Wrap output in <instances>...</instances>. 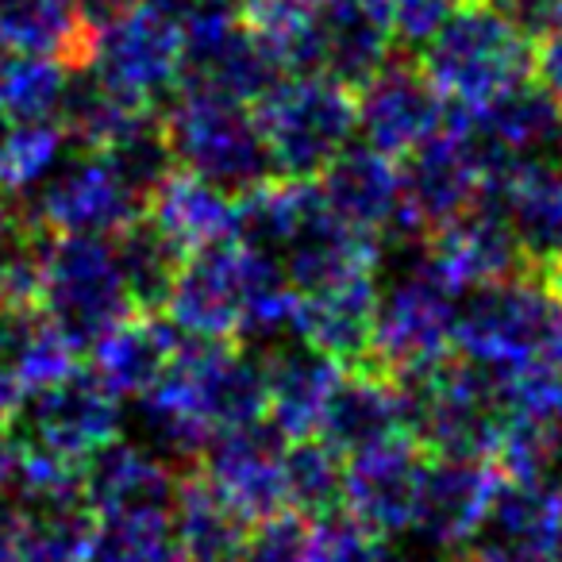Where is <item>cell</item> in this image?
Wrapping results in <instances>:
<instances>
[{
  "mask_svg": "<svg viewBox=\"0 0 562 562\" xmlns=\"http://www.w3.org/2000/svg\"><path fill=\"white\" fill-rule=\"evenodd\" d=\"M158 124H162L173 166L212 181L224 193L243 196L262 181L278 178L255 112H247L243 101L178 89Z\"/></svg>",
  "mask_w": 562,
  "mask_h": 562,
  "instance_id": "obj_4",
  "label": "cell"
},
{
  "mask_svg": "<svg viewBox=\"0 0 562 562\" xmlns=\"http://www.w3.org/2000/svg\"><path fill=\"white\" fill-rule=\"evenodd\" d=\"M316 74L359 89L393 50V32L370 0H321L316 4Z\"/></svg>",
  "mask_w": 562,
  "mask_h": 562,
  "instance_id": "obj_26",
  "label": "cell"
},
{
  "mask_svg": "<svg viewBox=\"0 0 562 562\" xmlns=\"http://www.w3.org/2000/svg\"><path fill=\"white\" fill-rule=\"evenodd\" d=\"M147 212L181 250H196L204 243L232 239L235 235V196L216 189L212 181L173 166L158 189L147 196Z\"/></svg>",
  "mask_w": 562,
  "mask_h": 562,
  "instance_id": "obj_28",
  "label": "cell"
},
{
  "mask_svg": "<svg viewBox=\"0 0 562 562\" xmlns=\"http://www.w3.org/2000/svg\"><path fill=\"white\" fill-rule=\"evenodd\" d=\"M497 485L501 470L490 459L428 454L408 531H416V539L436 547L439 554L467 551V543L477 536L482 520L490 516Z\"/></svg>",
  "mask_w": 562,
  "mask_h": 562,
  "instance_id": "obj_15",
  "label": "cell"
},
{
  "mask_svg": "<svg viewBox=\"0 0 562 562\" xmlns=\"http://www.w3.org/2000/svg\"><path fill=\"white\" fill-rule=\"evenodd\" d=\"M181 331L162 313H132L93 347V370L120 401L143 397L162 382Z\"/></svg>",
  "mask_w": 562,
  "mask_h": 562,
  "instance_id": "obj_27",
  "label": "cell"
},
{
  "mask_svg": "<svg viewBox=\"0 0 562 562\" xmlns=\"http://www.w3.org/2000/svg\"><path fill=\"white\" fill-rule=\"evenodd\" d=\"M278 66L262 50L239 9L224 0H193L186 9L178 89L216 93L227 101H258L278 81Z\"/></svg>",
  "mask_w": 562,
  "mask_h": 562,
  "instance_id": "obj_12",
  "label": "cell"
},
{
  "mask_svg": "<svg viewBox=\"0 0 562 562\" xmlns=\"http://www.w3.org/2000/svg\"><path fill=\"white\" fill-rule=\"evenodd\" d=\"M374 308H378L374 270H359V273H347V278L324 281L316 290L297 293L293 336L301 344L316 347L321 355H328V359H336L339 367H355V362L370 359Z\"/></svg>",
  "mask_w": 562,
  "mask_h": 562,
  "instance_id": "obj_22",
  "label": "cell"
},
{
  "mask_svg": "<svg viewBox=\"0 0 562 562\" xmlns=\"http://www.w3.org/2000/svg\"><path fill=\"white\" fill-rule=\"evenodd\" d=\"M178 562H239V554H232V559H189V554H178Z\"/></svg>",
  "mask_w": 562,
  "mask_h": 562,
  "instance_id": "obj_44",
  "label": "cell"
},
{
  "mask_svg": "<svg viewBox=\"0 0 562 562\" xmlns=\"http://www.w3.org/2000/svg\"><path fill=\"white\" fill-rule=\"evenodd\" d=\"M493 193L531 270H543L562 255V166L547 158L520 162L493 186Z\"/></svg>",
  "mask_w": 562,
  "mask_h": 562,
  "instance_id": "obj_25",
  "label": "cell"
},
{
  "mask_svg": "<svg viewBox=\"0 0 562 562\" xmlns=\"http://www.w3.org/2000/svg\"><path fill=\"white\" fill-rule=\"evenodd\" d=\"M173 543L178 554L189 559H232L243 551L250 524L212 490L201 470H189L178 477V497H173Z\"/></svg>",
  "mask_w": 562,
  "mask_h": 562,
  "instance_id": "obj_30",
  "label": "cell"
},
{
  "mask_svg": "<svg viewBox=\"0 0 562 562\" xmlns=\"http://www.w3.org/2000/svg\"><path fill=\"white\" fill-rule=\"evenodd\" d=\"M539 273H543V281H547V285H551L554 297L562 301V255H559V258H551V262H547Z\"/></svg>",
  "mask_w": 562,
  "mask_h": 562,
  "instance_id": "obj_43",
  "label": "cell"
},
{
  "mask_svg": "<svg viewBox=\"0 0 562 562\" xmlns=\"http://www.w3.org/2000/svg\"><path fill=\"white\" fill-rule=\"evenodd\" d=\"M81 562H178L173 520L158 513L97 516L93 539Z\"/></svg>",
  "mask_w": 562,
  "mask_h": 562,
  "instance_id": "obj_35",
  "label": "cell"
},
{
  "mask_svg": "<svg viewBox=\"0 0 562 562\" xmlns=\"http://www.w3.org/2000/svg\"><path fill=\"white\" fill-rule=\"evenodd\" d=\"M459 301L462 290L431 262L420 239L416 255L401 266L390 290H378L370 362L385 374H401L451 355Z\"/></svg>",
  "mask_w": 562,
  "mask_h": 562,
  "instance_id": "obj_7",
  "label": "cell"
},
{
  "mask_svg": "<svg viewBox=\"0 0 562 562\" xmlns=\"http://www.w3.org/2000/svg\"><path fill=\"white\" fill-rule=\"evenodd\" d=\"M451 4H454V9H459V4H470V0H451Z\"/></svg>",
  "mask_w": 562,
  "mask_h": 562,
  "instance_id": "obj_45",
  "label": "cell"
},
{
  "mask_svg": "<svg viewBox=\"0 0 562 562\" xmlns=\"http://www.w3.org/2000/svg\"><path fill=\"white\" fill-rule=\"evenodd\" d=\"M431 262L447 273V278L459 285L462 293L470 285H482V281H497L508 273L531 270L520 255V243H516L513 227H508L505 212L497 204V193L485 189L467 212H459L454 220H447L443 227L424 239Z\"/></svg>",
  "mask_w": 562,
  "mask_h": 562,
  "instance_id": "obj_20",
  "label": "cell"
},
{
  "mask_svg": "<svg viewBox=\"0 0 562 562\" xmlns=\"http://www.w3.org/2000/svg\"><path fill=\"white\" fill-rule=\"evenodd\" d=\"M186 4L178 0H132L109 27L93 35L89 70L109 89L155 109L178 89Z\"/></svg>",
  "mask_w": 562,
  "mask_h": 562,
  "instance_id": "obj_8",
  "label": "cell"
},
{
  "mask_svg": "<svg viewBox=\"0 0 562 562\" xmlns=\"http://www.w3.org/2000/svg\"><path fill=\"white\" fill-rule=\"evenodd\" d=\"M27 212L32 224L58 235H116L135 216H143L147 204L127 189L116 166L101 150H63L47 178L16 204Z\"/></svg>",
  "mask_w": 562,
  "mask_h": 562,
  "instance_id": "obj_11",
  "label": "cell"
},
{
  "mask_svg": "<svg viewBox=\"0 0 562 562\" xmlns=\"http://www.w3.org/2000/svg\"><path fill=\"white\" fill-rule=\"evenodd\" d=\"M454 347L497 374L562 370V301L539 270L470 285L454 316Z\"/></svg>",
  "mask_w": 562,
  "mask_h": 562,
  "instance_id": "obj_1",
  "label": "cell"
},
{
  "mask_svg": "<svg viewBox=\"0 0 562 562\" xmlns=\"http://www.w3.org/2000/svg\"><path fill=\"white\" fill-rule=\"evenodd\" d=\"M290 439L281 436L270 420H250L239 428L216 431L204 447L201 477L243 516L247 524L285 508V490H281V454Z\"/></svg>",
  "mask_w": 562,
  "mask_h": 562,
  "instance_id": "obj_16",
  "label": "cell"
},
{
  "mask_svg": "<svg viewBox=\"0 0 562 562\" xmlns=\"http://www.w3.org/2000/svg\"><path fill=\"white\" fill-rule=\"evenodd\" d=\"M35 305L74 344L93 351L116 324L135 313L120 278L112 235H43Z\"/></svg>",
  "mask_w": 562,
  "mask_h": 562,
  "instance_id": "obj_3",
  "label": "cell"
},
{
  "mask_svg": "<svg viewBox=\"0 0 562 562\" xmlns=\"http://www.w3.org/2000/svg\"><path fill=\"white\" fill-rule=\"evenodd\" d=\"M239 562H321L313 520L293 508L262 516L247 528Z\"/></svg>",
  "mask_w": 562,
  "mask_h": 562,
  "instance_id": "obj_37",
  "label": "cell"
},
{
  "mask_svg": "<svg viewBox=\"0 0 562 562\" xmlns=\"http://www.w3.org/2000/svg\"><path fill=\"white\" fill-rule=\"evenodd\" d=\"M12 420H16L12 431L27 451L81 467L97 447L120 436L124 413H120V397L93 367H74L27 393Z\"/></svg>",
  "mask_w": 562,
  "mask_h": 562,
  "instance_id": "obj_10",
  "label": "cell"
},
{
  "mask_svg": "<svg viewBox=\"0 0 562 562\" xmlns=\"http://www.w3.org/2000/svg\"><path fill=\"white\" fill-rule=\"evenodd\" d=\"M24 397H27V390H24V382H20V374L12 370V362L0 359V424H12V416L20 413Z\"/></svg>",
  "mask_w": 562,
  "mask_h": 562,
  "instance_id": "obj_41",
  "label": "cell"
},
{
  "mask_svg": "<svg viewBox=\"0 0 562 562\" xmlns=\"http://www.w3.org/2000/svg\"><path fill=\"white\" fill-rule=\"evenodd\" d=\"M424 459L428 451L408 436L351 454L344 462V513H351L378 536L408 531Z\"/></svg>",
  "mask_w": 562,
  "mask_h": 562,
  "instance_id": "obj_18",
  "label": "cell"
},
{
  "mask_svg": "<svg viewBox=\"0 0 562 562\" xmlns=\"http://www.w3.org/2000/svg\"><path fill=\"white\" fill-rule=\"evenodd\" d=\"M562 482H505L501 477L490 516L467 543V562H559Z\"/></svg>",
  "mask_w": 562,
  "mask_h": 562,
  "instance_id": "obj_17",
  "label": "cell"
},
{
  "mask_svg": "<svg viewBox=\"0 0 562 562\" xmlns=\"http://www.w3.org/2000/svg\"><path fill=\"white\" fill-rule=\"evenodd\" d=\"M485 189H490V170L470 132V112L451 104L443 127L405 155L401 227L408 239H428L436 227L467 212Z\"/></svg>",
  "mask_w": 562,
  "mask_h": 562,
  "instance_id": "obj_9",
  "label": "cell"
},
{
  "mask_svg": "<svg viewBox=\"0 0 562 562\" xmlns=\"http://www.w3.org/2000/svg\"><path fill=\"white\" fill-rule=\"evenodd\" d=\"M43 227L0 196V305H35Z\"/></svg>",
  "mask_w": 562,
  "mask_h": 562,
  "instance_id": "obj_36",
  "label": "cell"
},
{
  "mask_svg": "<svg viewBox=\"0 0 562 562\" xmlns=\"http://www.w3.org/2000/svg\"><path fill=\"white\" fill-rule=\"evenodd\" d=\"M536 78L562 101V32H551L536 43Z\"/></svg>",
  "mask_w": 562,
  "mask_h": 562,
  "instance_id": "obj_38",
  "label": "cell"
},
{
  "mask_svg": "<svg viewBox=\"0 0 562 562\" xmlns=\"http://www.w3.org/2000/svg\"><path fill=\"white\" fill-rule=\"evenodd\" d=\"M447 109L416 58H385L355 93V127L374 150L405 158L443 127Z\"/></svg>",
  "mask_w": 562,
  "mask_h": 562,
  "instance_id": "obj_14",
  "label": "cell"
},
{
  "mask_svg": "<svg viewBox=\"0 0 562 562\" xmlns=\"http://www.w3.org/2000/svg\"><path fill=\"white\" fill-rule=\"evenodd\" d=\"M143 397L178 408L196 428L216 436L266 416L262 359L235 347L232 339L181 336L162 382Z\"/></svg>",
  "mask_w": 562,
  "mask_h": 562,
  "instance_id": "obj_6",
  "label": "cell"
},
{
  "mask_svg": "<svg viewBox=\"0 0 562 562\" xmlns=\"http://www.w3.org/2000/svg\"><path fill=\"white\" fill-rule=\"evenodd\" d=\"M250 270H255V247L239 243L235 235L189 250L181 258L162 316L181 336L235 339L247 316Z\"/></svg>",
  "mask_w": 562,
  "mask_h": 562,
  "instance_id": "obj_13",
  "label": "cell"
},
{
  "mask_svg": "<svg viewBox=\"0 0 562 562\" xmlns=\"http://www.w3.org/2000/svg\"><path fill=\"white\" fill-rule=\"evenodd\" d=\"M0 50L43 55L66 70H81L89 66L93 32L70 0H0Z\"/></svg>",
  "mask_w": 562,
  "mask_h": 562,
  "instance_id": "obj_29",
  "label": "cell"
},
{
  "mask_svg": "<svg viewBox=\"0 0 562 562\" xmlns=\"http://www.w3.org/2000/svg\"><path fill=\"white\" fill-rule=\"evenodd\" d=\"M255 120L278 178L313 181L355 135V89L328 74H293L255 101Z\"/></svg>",
  "mask_w": 562,
  "mask_h": 562,
  "instance_id": "obj_5",
  "label": "cell"
},
{
  "mask_svg": "<svg viewBox=\"0 0 562 562\" xmlns=\"http://www.w3.org/2000/svg\"><path fill=\"white\" fill-rule=\"evenodd\" d=\"M66 132L58 120L43 124H9L0 139V196L9 204H20L43 178L50 166L63 158Z\"/></svg>",
  "mask_w": 562,
  "mask_h": 562,
  "instance_id": "obj_34",
  "label": "cell"
},
{
  "mask_svg": "<svg viewBox=\"0 0 562 562\" xmlns=\"http://www.w3.org/2000/svg\"><path fill=\"white\" fill-rule=\"evenodd\" d=\"M416 63L443 101L474 112L505 89L536 78V43L516 32L490 0H470L439 24Z\"/></svg>",
  "mask_w": 562,
  "mask_h": 562,
  "instance_id": "obj_2",
  "label": "cell"
},
{
  "mask_svg": "<svg viewBox=\"0 0 562 562\" xmlns=\"http://www.w3.org/2000/svg\"><path fill=\"white\" fill-rule=\"evenodd\" d=\"M344 454H336L321 436H301L285 443L281 454V490L285 508L321 520L344 508Z\"/></svg>",
  "mask_w": 562,
  "mask_h": 562,
  "instance_id": "obj_32",
  "label": "cell"
},
{
  "mask_svg": "<svg viewBox=\"0 0 562 562\" xmlns=\"http://www.w3.org/2000/svg\"><path fill=\"white\" fill-rule=\"evenodd\" d=\"M313 181L321 189L324 204L331 209V216L344 220L359 235H370L378 247L390 235H405V227H401L397 158L382 155L370 143L367 147H351L347 143Z\"/></svg>",
  "mask_w": 562,
  "mask_h": 562,
  "instance_id": "obj_19",
  "label": "cell"
},
{
  "mask_svg": "<svg viewBox=\"0 0 562 562\" xmlns=\"http://www.w3.org/2000/svg\"><path fill=\"white\" fill-rule=\"evenodd\" d=\"M316 436L344 459L408 436L397 382L370 359L344 367V374H339L336 390H331L328 405L321 413V424H316Z\"/></svg>",
  "mask_w": 562,
  "mask_h": 562,
  "instance_id": "obj_21",
  "label": "cell"
},
{
  "mask_svg": "<svg viewBox=\"0 0 562 562\" xmlns=\"http://www.w3.org/2000/svg\"><path fill=\"white\" fill-rule=\"evenodd\" d=\"M178 477L135 439H109L81 462V493L93 516H170Z\"/></svg>",
  "mask_w": 562,
  "mask_h": 562,
  "instance_id": "obj_23",
  "label": "cell"
},
{
  "mask_svg": "<svg viewBox=\"0 0 562 562\" xmlns=\"http://www.w3.org/2000/svg\"><path fill=\"white\" fill-rule=\"evenodd\" d=\"M20 459H24V443H20V436L12 431V424H0V497L16 482Z\"/></svg>",
  "mask_w": 562,
  "mask_h": 562,
  "instance_id": "obj_39",
  "label": "cell"
},
{
  "mask_svg": "<svg viewBox=\"0 0 562 562\" xmlns=\"http://www.w3.org/2000/svg\"><path fill=\"white\" fill-rule=\"evenodd\" d=\"M66 78L70 70L55 58L0 50V116L9 124L58 120Z\"/></svg>",
  "mask_w": 562,
  "mask_h": 562,
  "instance_id": "obj_33",
  "label": "cell"
},
{
  "mask_svg": "<svg viewBox=\"0 0 562 562\" xmlns=\"http://www.w3.org/2000/svg\"><path fill=\"white\" fill-rule=\"evenodd\" d=\"M0 562H20L16 516H12V505L4 497H0Z\"/></svg>",
  "mask_w": 562,
  "mask_h": 562,
  "instance_id": "obj_42",
  "label": "cell"
},
{
  "mask_svg": "<svg viewBox=\"0 0 562 562\" xmlns=\"http://www.w3.org/2000/svg\"><path fill=\"white\" fill-rule=\"evenodd\" d=\"M112 250H116L120 278H124V290L132 297L135 313H162L186 250L147 212L112 235Z\"/></svg>",
  "mask_w": 562,
  "mask_h": 562,
  "instance_id": "obj_31",
  "label": "cell"
},
{
  "mask_svg": "<svg viewBox=\"0 0 562 562\" xmlns=\"http://www.w3.org/2000/svg\"><path fill=\"white\" fill-rule=\"evenodd\" d=\"M74 12H78V20L89 27V32H101V27H109L112 20L120 16V12L132 4V0H70Z\"/></svg>",
  "mask_w": 562,
  "mask_h": 562,
  "instance_id": "obj_40",
  "label": "cell"
},
{
  "mask_svg": "<svg viewBox=\"0 0 562 562\" xmlns=\"http://www.w3.org/2000/svg\"><path fill=\"white\" fill-rule=\"evenodd\" d=\"M339 367L336 359L321 355L308 344H273L262 355V378H266V420L285 439L316 436V424L336 390Z\"/></svg>",
  "mask_w": 562,
  "mask_h": 562,
  "instance_id": "obj_24",
  "label": "cell"
}]
</instances>
